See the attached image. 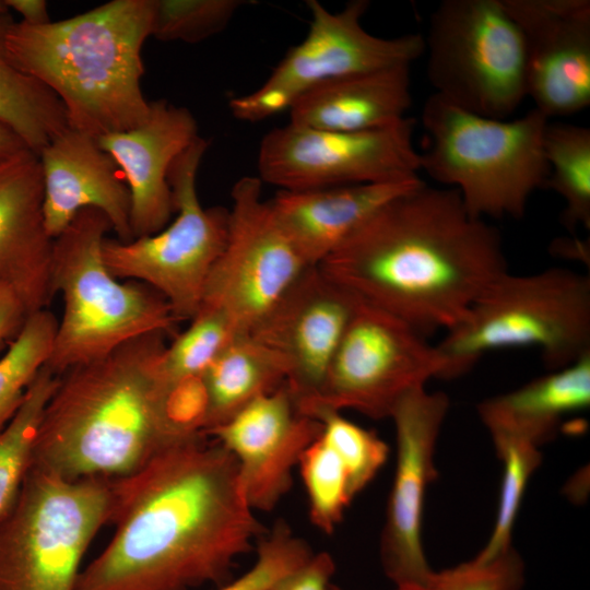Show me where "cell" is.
Returning <instances> with one entry per match:
<instances>
[{
	"mask_svg": "<svg viewBox=\"0 0 590 590\" xmlns=\"http://www.w3.org/2000/svg\"><path fill=\"white\" fill-rule=\"evenodd\" d=\"M115 533L74 590H192L223 586L266 533L233 455L205 434L166 445L111 480Z\"/></svg>",
	"mask_w": 590,
	"mask_h": 590,
	"instance_id": "obj_1",
	"label": "cell"
},
{
	"mask_svg": "<svg viewBox=\"0 0 590 590\" xmlns=\"http://www.w3.org/2000/svg\"><path fill=\"white\" fill-rule=\"evenodd\" d=\"M317 267L424 337L456 327L508 272L499 232L459 192L422 181L382 205Z\"/></svg>",
	"mask_w": 590,
	"mask_h": 590,
	"instance_id": "obj_2",
	"label": "cell"
},
{
	"mask_svg": "<svg viewBox=\"0 0 590 590\" xmlns=\"http://www.w3.org/2000/svg\"><path fill=\"white\" fill-rule=\"evenodd\" d=\"M164 333L132 339L58 378L34 442L32 464L66 480H116L174 440L164 413Z\"/></svg>",
	"mask_w": 590,
	"mask_h": 590,
	"instance_id": "obj_3",
	"label": "cell"
},
{
	"mask_svg": "<svg viewBox=\"0 0 590 590\" xmlns=\"http://www.w3.org/2000/svg\"><path fill=\"white\" fill-rule=\"evenodd\" d=\"M153 14L154 0H113L44 25L13 22L7 51L59 98L69 128L98 139L135 128L150 114L141 51Z\"/></svg>",
	"mask_w": 590,
	"mask_h": 590,
	"instance_id": "obj_4",
	"label": "cell"
},
{
	"mask_svg": "<svg viewBox=\"0 0 590 590\" xmlns=\"http://www.w3.org/2000/svg\"><path fill=\"white\" fill-rule=\"evenodd\" d=\"M420 167L456 189L468 212L522 217L550 174L543 138L550 119L533 108L514 120L483 117L432 94L422 110Z\"/></svg>",
	"mask_w": 590,
	"mask_h": 590,
	"instance_id": "obj_5",
	"label": "cell"
},
{
	"mask_svg": "<svg viewBox=\"0 0 590 590\" xmlns=\"http://www.w3.org/2000/svg\"><path fill=\"white\" fill-rule=\"evenodd\" d=\"M111 225L97 209L76 213L54 239L51 281L63 299L51 355L46 366L57 376L101 359L126 342L179 322L168 302L151 286L119 283L103 259L102 244Z\"/></svg>",
	"mask_w": 590,
	"mask_h": 590,
	"instance_id": "obj_6",
	"label": "cell"
},
{
	"mask_svg": "<svg viewBox=\"0 0 590 590\" xmlns=\"http://www.w3.org/2000/svg\"><path fill=\"white\" fill-rule=\"evenodd\" d=\"M436 345L446 362L445 378L503 349L534 347L548 368H563L590 353V279L563 268L508 271Z\"/></svg>",
	"mask_w": 590,
	"mask_h": 590,
	"instance_id": "obj_7",
	"label": "cell"
},
{
	"mask_svg": "<svg viewBox=\"0 0 590 590\" xmlns=\"http://www.w3.org/2000/svg\"><path fill=\"white\" fill-rule=\"evenodd\" d=\"M111 502L109 480L71 481L31 465L0 517V590H74Z\"/></svg>",
	"mask_w": 590,
	"mask_h": 590,
	"instance_id": "obj_8",
	"label": "cell"
},
{
	"mask_svg": "<svg viewBox=\"0 0 590 590\" xmlns=\"http://www.w3.org/2000/svg\"><path fill=\"white\" fill-rule=\"evenodd\" d=\"M436 95L467 111L506 119L527 96L524 45L503 0H444L424 37Z\"/></svg>",
	"mask_w": 590,
	"mask_h": 590,
	"instance_id": "obj_9",
	"label": "cell"
},
{
	"mask_svg": "<svg viewBox=\"0 0 590 590\" xmlns=\"http://www.w3.org/2000/svg\"><path fill=\"white\" fill-rule=\"evenodd\" d=\"M209 146L200 135L168 170L176 216L162 231L130 241L107 238L102 255L116 279H135L160 293L179 321L198 312L208 278L226 241L228 209L204 208L197 175Z\"/></svg>",
	"mask_w": 590,
	"mask_h": 590,
	"instance_id": "obj_10",
	"label": "cell"
},
{
	"mask_svg": "<svg viewBox=\"0 0 590 590\" xmlns=\"http://www.w3.org/2000/svg\"><path fill=\"white\" fill-rule=\"evenodd\" d=\"M446 362L402 319L362 299L328 367L317 408L351 409L374 420L390 417L411 391L430 378H445Z\"/></svg>",
	"mask_w": 590,
	"mask_h": 590,
	"instance_id": "obj_11",
	"label": "cell"
},
{
	"mask_svg": "<svg viewBox=\"0 0 590 590\" xmlns=\"http://www.w3.org/2000/svg\"><path fill=\"white\" fill-rule=\"evenodd\" d=\"M309 30L292 47L257 90L234 97L229 109L236 119L264 120L284 110L310 90L339 78L394 66H411L425 52L420 33L384 38L368 33L362 19L367 0H353L331 12L308 0Z\"/></svg>",
	"mask_w": 590,
	"mask_h": 590,
	"instance_id": "obj_12",
	"label": "cell"
},
{
	"mask_svg": "<svg viewBox=\"0 0 590 590\" xmlns=\"http://www.w3.org/2000/svg\"><path fill=\"white\" fill-rule=\"evenodd\" d=\"M310 267L262 199V181L244 176L232 188L225 246L199 309L220 311L249 333Z\"/></svg>",
	"mask_w": 590,
	"mask_h": 590,
	"instance_id": "obj_13",
	"label": "cell"
},
{
	"mask_svg": "<svg viewBox=\"0 0 590 590\" xmlns=\"http://www.w3.org/2000/svg\"><path fill=\"white\" fill-rule=\"evenodd\" d=\"M414 128L415 120L409 117L387 128L361 132L288 122L262 138L258 178L290 191L415 180L421 167Z\"/></svg>",
	"mask_w": 590,
	"mask_h": 590,
	"instance_id": "obj_14",
	"label": "cell"
},
{
	"mask_svg": "<svg viewBox=\"0 0 590 590\" xmlns=\"http://www.w3.org/2000/svg\"><path fill=\"white\" fill-rule=\"evenodd\" d=\"M448 409L445 393L421 387L406 394L390 415L397 435V467L380 557L397 588L430 590L435 571L422 546V516L425 491L437 476L434 451Z\"/></svg>",
	"mask_w": 590,
	"mask_h": 590,
	"instance_id": "obj_15",
	"label": "cell"
},
{
	"mask_svg": "<svg viewBox=\"0 0 590 590\" xmlns=\"http://www.w3.org/2000/svg\"><path fill=\"white\" fill-rule=\"evenodd\" d=\"M359 300L319 267H310L249 332L279 359L303 412L317 399Z\"/></svg>",
	"mask_w": 590,
	"mask_h": 590,
	"instance_id": "obj_16",
	"label": "cell"
},
{
	"mask_svg": "<svg viewBox=\"0 0 590 590\" xmlns=\"http://www.w3.org/2000/svg\"><path fill=\"white\" fill-rule=\"evenodd\" d=\"M521 33L527 96L551 117L590 104V1L503 0Z\"/></svg>",
	"mask_w": 590,
	"mask_h": 590,
	"instance_id": "obj_17",
	"label": "cell"
},
{
	"mask_svg": "<svg viewBox=\"0 0 590 590\" xmlns=\"http://www.w3.org/2000/svg\"><path fill=\"white\" fill-rule=\"evenodd\" d=\"M320 434V422L299 409L285 382L205 433L233 455L249 506L262 511L291 489L293 469Z\"/></svg>",
	"mask_w": 590,
	"mask_h": 590,
	"instance_id": "obj_18",
	"label": "cell"
},
{
	"mask_svg": "<svg viewBox=\"0 0 590 590\" xmlns=\"http://www.w3.org/2000/svg\"><path fill=\"white\" fill-rule=\"evenodd\" d=\"M198 137L189 109L157 99L150 101V114L138 127L96 139L126 178L133 239L156 234L169 223L175 208L168 170Z\"/></svg>",
	"mask_w": 590,
	"mask_h": 590,
	"instance_id": "obj_19",
	"label": "cell"
},
{
	"mask_svg": "<svg viewBox=\"0 0 590 590\" xmlns=\"http://www.w3.org/2000/svg\"><path fill=\"white\" fill-rule=\"evenodd\" d=\"M38 156L44 180V224L51 239L85 208L103 212L119 240L133 239L130 191L117 164L95 138L68 128Z\"/></svg>",
	"mask_w": 590,
	"mask_h": 590,
	"instance_id": "obj_20",
	"label": "cell"
},
{
	"mask_svg": "<svg viewBox=\"0 0 590 590\" xmlns=\"http://www.w3.org/2000/svg\"><path fill=\"white\" fill-rule=\"evenodd\" d=\"M44 180L39 156L24 149L0 161V283L16 288L37 311L55 295L54 239L43 216Z\"/></svg>",
	"mask_w": 590,
	"mask_h": 590,
	"instance_id": "obj_21",
	"label": "cell"
},
{
	"mask_svg": "<svg viewBox=\"0 0 590 590\" xmlns=\"http://www.w3.org/2000/svg\"><path fill=\"white\" fill-rule=\"evenodd\" d=\"M358 184L308 190H279L269 202L284 231L315 267L382 205L420 185Z\"/></svg>",
	"mask_w": 590,
	"mask_h": 590,
	"instance_id": "obj_22",
	"label": "cell"
},
{
	"mask_svg": "<svg viewBox=\"0 0 590 590\" xmlns=\"http://www.w3.org/2000/svg\"><path fill=\"white\" fill-rule=\"evenodd\" d=\"M406 64L328 81L295 101L290 123L326 131L361 132L393 126L412 104Z\"/></svg>",
	"mask_w": 590,
	"mask_h": 590,
	"instance_id": "obj_23",
	"label": "cell"
},
{
	"mask_svg": "<svg viewBox=\"0 0 590 590\" xmlns=\"http://www.w3.org/2000/svg\"><path fill=\"white\" fill-rule=\"evenodd\" d=\"M590 404V353L524 386L477 406L492 436L524 440L539 448L562 418Z\"/></svg>",
	"mask_w": 590,
	"mask_h": 590,
	"instance_id": "obj_24",
	"label": "cell"
},
{
	"mask_svg": "<svg viewBox=\"0 0 590 590\" xmlns=\"http://www.w3.org/2000/svg\"><path fill=\"white\" fill-rule=\"evenodd\" d=\"M209 396L204 434L229 420L256 398L285 382L274 354L249 333H239L203 374Z\"/></svg>",
	"mask_w": 590,
	"mask_h": 590,
	"instance_id": "obj_25",
	"label": "cell"
},
{
	"mask_svg": "<svg viewBox=\"0 0 590 590\" xmlns=\"http://www.w3.org/2000/svg\"><path fill=\"white\" fill-rule=\"evenodd\" d=\"M13 22L11 13L0 17V126L13 131L39 155L69 126L59 98L10 60L5 36Z\"/></svg>",
	"mask_w": 590,
	"mask_h": 590,
	"instance_id": "obj_26",
	"label": "cell"
},
{
	"mask_svg": "<svg viewBox=\"0 0 590 590\" xmlns=\"http://www.w3.org/2000/svg\"><path fill=\"white\" fill-rule=\"evenodd\" d=\"M544 154L550 174L545 186L565 203L560 219L567 229L590 228V129L567 122H547Z\"/></svg>",
	"mask_w": 590,
	"mask_h": 590,
	"instance_id": "obj_27",
	"label": "cell"
},
{
	"mask_svg": "<svg viewBox=\"0 0 590 590\" xmlns=\"http://www.w3.org/2000/svg\"><path fill=\"white\" fill-rule=\"evenodd\" d=\"M58 378L45 365L30 385L20 409L0 433V517L13 504L32 464L37 429Z\"/></svg>",
	"mask_w": 590,
	"mask_h": 590,
	"instance_id": "obj_28",
	"label": "cell"
},
{
	"mask_svg": "<svg viewBox=\"0 0 590 590\" xmlns=\"http://www.w3.org/2000/svg\"><path fill=\"white\" fill-rule=\"evenodd\" d=\"M58 320L47 309L33 312L0 358V433L20 409L26 391L47 364Z\"/></svg>",
	"mask_w": 590,
	"mask_h": 590,
	"instance_id": "obj_29",
	"label": "cell"
},
{
	"mask_svg": "<svg viewBox=\"0 0 590 590\" xmlns=\"http://www.w3.org/2000/svg\"><path fill=\"white\" fill-rule=\"evenodd\" d=\"M298 465L308 496L310 520L320 531L330 534L354 498L346 469L321 436L303 452Z\"/></svg>",
	"mask_w": 590,
	"mask_h": 590,
	"instance_id": "obj_30",
	"label": "cell"
},
{
	"mask_svg": "<svg viewBox=\"0 0 590 590\" xmlns=\"http://www.w3.org/2000/svg\"><path fill=\"white\" fill-rule=\"evenodd\" d=\"M492 438L504 474L495 526L487 544L473 559L477 563L488 562L511 547V530L526 485L542 460L539 448L524 440L500 435Z\"/></svg>",
	"mask_w": 590,
	"mask_h": 590,
	"instance_id": "obj_31",
	"label": "cell"
},
{
	"mask_svg": "<svg viewBox=\"0 0 590 590\" xmlns=\"http://www.w3.org/2000/svg\"><path fill=\"white\" fill-rule=\"evenodd\" d=\"M240 332L222 312L201 308L189 327L166 345L161 369L167 379L203 375Z\"/></svg>",
	"mask_w": 590,
	"mask_h": 590,
	"instance_id": "obj_32",
	"label": "cell"
},
{
	"mask_svg": "<svg viewBox=\"0 0 590 590\" xmlns=\"http://www.w3.org/2000/svg\"><path fill=\"white\" fill-rule=\"evenodd\" d=\"M309 416L320 422V436L342 460L351 494L355 497L386 462L388 446L374 432L349 421L340 411L317 408Z\"/></svg>",
	"mask_w": 590,
	"mask_h": 590,
	"instance_id": "obj_33",
	"label": "cell"
},
{
	"mask_svg": "<svg viewBox=\"0 0 590 590\" xmlns=\"http://www.w3.org/2000/svg\"><path fill=\"white\" fill-rule=\"evenodd\" d=\"M241 0H154L151 36L196 44L222 32Z\"/></svg>",
	"mask_w": 590,
	"mask_h": 590,
	"instance_id": "obj_34",
	"label": "cell"
},
{
	"mask_svg": "<svg viewBox=\"0 0 590 590\" xmlns=\"http://www.w3.org/2000/svg\"><path fill=\"white\" fill-rule=\"evenodd\" d=\"M255 564L238 578L214 590H267L274 581L304 564L314 552L284 520L261 535Z\"/></svg>",
	"mask_w": 590,
	"mask_h": 590,
	"instance_id": "obj_35",
	"label": "cell"
},
{
	"mask_svg": "<svg viewBox=\"0 0 590 590\" xmlns=\"http://www.w3.org/2000/svg\"><path fill=\"white\" fill-rule=\"evenodd\" d=\"M523 581V562L510 547L488 562L472 559L435 573L430 590H519Z\"/></svg>",
	"mask_w": 590,
	"mask_h": 590,
	"instance_id": "obj_36",
	"label": "cell"
},
{
	"mask_svg": "<svg viewBox=\"0 0 590 590\" xmlns=\"http://www.w3.org/2000/svg\"><path fill=\"white\" fill-rule=\"evenodd\" d=\"M335 570L327 552L312 554L308 560L274 581L267 590H328Z\"/></svg>",
	"mask_w": 590,
	"mask_h": 590,
	"instance_id": "obj_37",
	"label": "cell"
},
{
	"mask_svg": "<svg viewBox=\"0 0 590 590\" xmlns=\"http://www.w3.org/2000/svg\"><path fill=\"white\" fill-rule=\"evenodd\" d=\"M33 312L35 310L16 288L0 283V349L15 339Z\"/></svg>",
	"mask_w": 590,
	"mask_h": 590,
	"instance_id": "obj_38",
	"label": "cell"
},
{
	"mask_svg": "<svg viewBox=\"0 0 590 590\" xmlns=\"http://www.w3.org/2000/svg\"><path fill=\"white\" fill-rule=\"evenodd\" d=\"M9 10L22 16L20 22L27 25H44L51 22L45 0H4Z\"/></svg>",
	"mask_w": 590,
	"mask_h": 590,
	"instance_id": "obj_39",
	"label": "cell"
},
{
	"mask_svg": "<svg viewBox=\"0 0 590 590\" xmlns=\"http://www.w3.org/2000/svg\"><path fill=\"white\" fill-rule=\"evenodd\" d=\"M27 149L22 140L10 129L0 126V161Z\"/></svg>",
	"mask_w": 590,
	"mask_h": 590,
	"instance_id": "obj_40",
	"label": "cell"
},
{
	"mask_svg": "<svg viewBox=\"0 0 590 590\" xmlns=\"http://www.w3.org/2000/svg\"><path fill=\"white\" fill-rule=\"evenodd\" d=\"M11 13L4 0H0V17Z\"/></svg>",
	"mask_w": 590,
	"mask_h": 590,
	"instance_id": "obj_41",
	"label": "cell"
},
{
	"mask_svg": "<svg viewBox=\"0 0 590 590\" xmlns=\"http://www.w3.org/2000/svg\"><path fill=\"white\" fill-rule=\"evenodd\" d=\"M328 590H344L333 583L329 586ZM397 590H427V589H416V588H397Z\"/></svg>",
	"mask_w": 590,
	"mask_h": 590,
	"instance_id": "obj_42",
	"label": "cell"
}]
</instances>
